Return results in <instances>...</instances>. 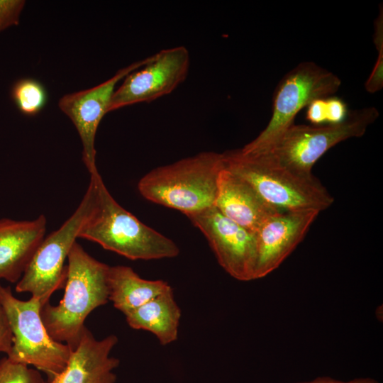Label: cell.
Listing matches in <instances>:
<instances>
[{
    "mask_svg": "<svg viewBox=\"0 0 383 383\" xmlns=\"http://www.w3.org/2000/svg\"><path fill=\"white\" fill-rule=\"evenodd\" d=\"M67 261L63 297L57 305H43L40 315L48 334L73 350L86 327V318L109 301L110 266L91 257L77 241Z\"/></svg>",
    "mask_w": 383,
    "mask_h": 383,
    "instance_id": "1",
    "label": "cell"
},
{
    "mask_svg": "<svg viewBox=\"0 0 383 383\" xmlns=\"http://www.w3.org/2000/svg\"><path fill=\"white\" fill-rule=\"evenodd\" d=\"M224 167L248 183L267 204L282 211L329 208L334 199L313 174L296 172L267 153H222Z\"/></svg>",
    "mask_w": 383,
    "mask_h": 383,
    "instance_id": "2",
    "label": "cell"
},
{
    "mask_svg": "<svg viewBox=\"0 0 383 383\" xmlns=\"http://www.w3.org/2000/svg\"><path fill=\"white\" fill-rule=\"evenodd\" d=\"M95 182L94 209L79 238L99 244L103 248L128 259L157 260L178 255L175 243L142 223L113 198L99 172L90 174Z\"/></svg>",
    "mask_w": 383,
    "mask_h": 383,
    "instance_id": "3",
    "label": "cell"
},
{
    "mask_svg": "<svg viewBox=\"0 0 383 383\" xmlns=\"http://www.w3.org/2000/svg\"><path fill=\"white\" fill-rule=\"evenodd\" d=\"M223 167L222 153L202 152L151 170L140 179L138 191L155 204L195 213L214 206Z\"/></svg>",
    "mask_w": 383,
    "mask_h": 383,
    "instance_id": "4",
    "label": "cell"
},
{
    "mask_svg": "<svg viewBox=\"0 0 383 383\" xmlns=\"http://www.w3.org/2000/svg\"><path fill=\"white\" fill-rule=\"evenodd\" d=\"M96 188L90 177L88 188L72 216L56 231L45 237L22 277L16 284L18 293L28 292L43 306L52 294L64 289L67 277L65 260L96 204Z\"/></svg>",
    "mask_w": 383,
    "mask_h": 383,
    "instance_id": "5",
    "label": "cell"
},
{
    "mask_svg": "<svg viewBox=\"0 0 383 383\" xmlns=\"http://www.w3.org/2000/svg\"><path fill=\"white\" fill-rule=\"evenodd\" d=\"M0 301L13 333L11 350L6 357L43 372L48 382L54 379L65 367L72 349L48 334L40 315L42 303L32 297L19 299L10 287L1 284Z\"/></svg>",
    "mask_w": 383,
    "mask_h": 383,
    "instance_id": "6",
    "label": "cell"
},
{
    "mask_svg": "<svg viewBox=\"0 0 383 383\" xmlns=\"http://www.w3.org/2000/svg\"><path fill=\"white\" fill-rule=\"evenodd\" d=\"M379 116L374 107L350 111L341 123L289 126L265 151L279 163L304 174H313L315 163L331 148L363 135Z\"/></svg>",
    "mask_w": 383,
    "mask_h": 383,
    "instance_id": "7",
    "label": "cell"
},
{
    "mask_svg": "<svg viewBox=\"0 0 383 383\" xmlns=\"http://www.w3.org/2000/svg\"><path fill=\"white\" fill-rule=\"evenodd\" d=\"M341 84L340 79L312 62H304L279 82L273 96L272 114L265 128L240 150L258 153L267 150L292 124L297 113L313 100L330 96Z\"/></svg>",
    "mask_w": 383,
    "mask_h": 383,
    "instance_id": "8",
    "label": "cell"
},
{
    "mask_svg": "<svg viewBox=\"0 0 383 383\" xmlns=\"http://www.w3.org/2000/svg\"><path fill=\"white\" fill-rule=\"evenodd\" d=\"M189 64V53L184 46L161 50L148 57L141 69L126 75L114 91L108 112L170 94L187 78Z\"/></svg>",
    "mask_w": 383,
    "mask_h": 383,
    "instance_id": "9",
    "label": "cell"
},
{
    "mask_svg": "<svg viewBox=\"0 0 383 383\" xmlns=\"http://www.w3.org/2000/svg\"><path fill=\"white\" fill-rule=\"evenodd\" d=\"M206 238L219 265L234 279H254L255 233L223 216L215 206L187 216Z\"/></svg>",
    "mask_w": 383,
    "mask_h": 383,
    "instance_id": "10",
    "label": "cell"
},
{
    "mask_svg": "<svg viewBox=\"0 0 383 383\" xmlns=\"http://www.w3.org/2000/svg\"><path fill=\"white\" fill-rule=\"evenodd\" d=\"M148 60V57L133 62L94 87L67 94L60 99L59 108L70 118L79 135L82 160L90 174L99 172L96 165L95 136L99 123L108 112L116 84Z\"/></svg>",
    "mask_w": 383,
    "mask_h": 383,
    "instance_id": "11",
    "label": "cell"
},
{
    "mask_svg": "<svg viewBox=\"0 0 383 383\" xmlns=\"http://www.w3.org/2000/svg\"><path fill=\"white\" fill-rule=\"evenodd\" d=\"M319 213L315 210L281 211L258 227L255 232L254 279L266 277L281 265L302 241Z\"/></svg>",
    "mask_w": 383,
    "mask_h": 383,
    "instance_id": "12",
    "label": "cell"
},
{
    "mask_svg": "<svg viewBox=\"0 0 383 383\" xmlns=\"http://www.w3.org/2000/svg\"><path fill=\"white\" fill-rule=\"evenodd\" d=\"M114 334L98 340L85 327L64 370L48 383H115L119 360L111 356L118 343Z\"/></svg>",
    "mask_w": 383,
    "mask_h": 383,
    "instance_id": "13",
    "label": "cell"
},
{
    "mask_svg": "<svg viewBox=\"0 0 383 383\" xmlns=\"http://www.w3.org/2000/svg\"><path fill=\"white\" fill-rule=\"evenodd\" d=\"M43 214L30 221L0 219V279L17 283L45 238Z\"/></svg>",
    "mask_w": 383,
    "mask_h": 383,
    "instance_id": "14",
    "label": "cell"
},
{
    "mask_svg": "<svg viewBox=\"0 0 383 383\" xmlns=\"http://www.w3.org/2000/svg\"><path fill=\"white\" fill-rule=\"evenodd\" d=\"M213 206L253 233L267 218L282 211L267 204L248 183L225 167L219 175Z\"/></svg>",
    "mask_w": 383,
    "mask_h": 383,
    "instance_id": "15",
    "label": "cell"
},
{
    "mask_svg": "<svg viewBox=\"0 0 383 383\" xmlns=\"http://www.w3.org/2000/svg\"><path fill=\"white\" fill-rule=\"evenodd\" d=\"M181 314L170 287L125 316L131 328L149 331L167 345L177 339Z\"/></svg>",
    "mask_w": 383,
    "mask_h": 383,
    "instance_id": "16",
    "label": "cell"
},
{
    "mask_svg": "<svg viewBox=\"0 0 383 383\" xmlns=\"http://www.w3.org/2000/svg\"><path fill=\"white\" fill-rule=\"evenodd\" d=\"M171 286L163 280H149L140 277L131 267L110 266L109 271V300L124 315L137 309Z\"/></svg>",
    "mask_w": 383,
    "mask_h": 383,
    "instance_id": "17",
    "label": "cell"
},
{
    "mask_svg": "<svg viewBox=\"0 0 383 383\" xmlns=\"http://www.w3.org/2000/svg\"><path fill=\"white\" fill-rule=\"evenodd\" d=\"M11 95L18 110L27 116L38 113L48 101L45 87L31 78L18 80L13 87Z\"/></svg>",
    "mask_w": 383,
    "mask_h": 383,
    "instance_id": "18",
    "label": "cell"
},
{
    "mask_svg": "<svg viewBox=\"0 0 383 383\" xmlns=\"http://www.w3.org/2000/svg\"><path fill=\"white\" fill-rule=\"evenodd\" d=\"M348 114L347 105L341 99L328 96L313 100L306 110V119L313 125L336 124Z\"/></svg>",
    "mask_w": 383,
    "mask_h": 383,
    "instance_id": "19",
    "label": "cell"
},
{
    "mask_svg": "<svg viewBox=\"0 0 383 383\" xmlns=\"http://www.w3.org/2000/svg\"><path fill=\"white\" fill-rule=\"evenodd\" d=\"M40 372L30 366L11 360L8 357L0 359V383H43Z\"/></svg>",
    "mask_w": 383,
    "mask_h": 383,
    "instance_id": "20",
    "label": "cell"
},
{
    "mask_svg": "<svg viewBox=\"0 0 383 383\" xmlns=\"http://www.w3.org/2000/svg\"><path fill=\"white\" fill-rule=\"evenodd\" d=\"M382 8L374 23V43L378 51L377 60L365 83L366 90L371 93L379 91L383 86V15Z\"/></svg>",
    "mask_w": 383,
    "mask_h": 383,
    "instance_id": "21",
    "label": "cell"
},
{
    "mask_svg": "<svg viewBox=\"0 0 383 383\" xmlns=\"http://www.w3.org/2000/svg\"><path fill=\"white\" fill-rule=\"evenodd\" d=\"M23 0H0V32L19 23Z\"/></svg>",
    "mask_w": 383,
    "mask_h": 383,
    "instance_id": "22",
    "label": "cell"
},
{
    "mask_svg": "<svg viewBox=\"0 0 383 383\" xmlns=\"http://www.w3.org/2000/svg\"><path fill=\"white\" fill-rule=\"evenodd\" d=\"M13 344V333L4 309L0 301V353L8 355Z\"/></svg>",
    "mask_w": 383,
    "mask_h": 383,
    "instance_id": "23",
    "label": "cell"
},
{
    "mask_svg": "<svg viewBox=\"0 0 383 383\" xmlns=\"http://www.w3.org/2000/svg\"><path fill=\"white\" fill-rule=\"evenodd\" d=\"M296 383H379L372 378H357L349 381H342L329 377H318L311 381L299 382Z\"/></svg>",
    "mask_w": 383,
    "mask_h": 383,
    "instance_id": "24",
    "label": "cell"
},
{
    "mask_svg": "<svg viewBox=\"0 0 383 383\" xmlns=\"http://www.w3.org/2000/svg\"><path fill=\"white\" fill-rule=\"evenodd\" d=\"M43 383H48V382L45 381Z\"/></svg>",
    "mask_w": 383,
    "mask_h": 383,
    "instance_id": "25",
    "label": "cell"
}]
</instances>
